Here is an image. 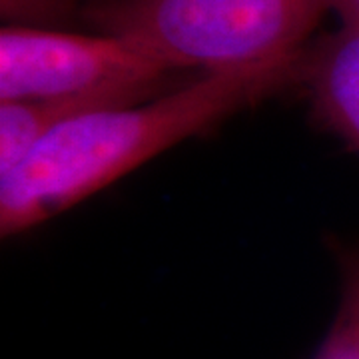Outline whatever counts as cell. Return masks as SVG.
<instances>
[{"mask_svg":"<svg viewBox=\"0 0 359 359\" xmlns=\"http://www.w3.org/2000/svg\"><path fill=\"white\" fill-rule=\"evenodd\" d=\"M302 58L304 52L268 65L202 72L176 90L66 120L0 178L2 236L74 208L172 146L299 80Z\"/></svg>","mask_w":359,"mask_h":359,"instance_id":"obj_1","label":"cell"},{"mask_svg":"<svg viewBox=\"0 0 359 359\" xmlns=\"http://www.w3.org/2000/svg\"><path fill=\"white\" fill-rule=\"evenodd\" d=\"M332 0H96L98 32L124 36L176 70L222 72L297 56Z\"/></svg>","mask_w":359,"mask_h":359,"instance_id":"obj_2","label":"cell"},{"mask_svg":"<svg viewBox=\"0 0 359 359\" xmlns=\"http://www.w3.org/2000/svg\"><path fill=\"white\" fill-rule=\"evenodd\" d=\"M174 70L144 46L108 32L34 25L0 30V100L108 94L144 100Z\"/></svg>","mask_w":359,"mask_h":359,"instance_id":"obj_3","label":"cell"},{"mask_svg":"<svg viewBox=\"0 0 359 359\" xmlns=\"http://www.w3.org/2000/svg\"><path fill=\"white\" fill-rule=\"evenodd\" d=\"M299 80L316 118L359 154V28L341 25L306 48Z\"/></svg>","mask_w":359,"mask_h":359,"instance_id":"obj_4","label":"cell"},{"mask_svg":"<svg viewBox=\"0 0 359 359\" xmlns=\"http://www.w3.org/2000/svg\"><path fill=\"white\" fill-rule=\"evenodd\" d=\"M138 100L108 94L0 100V178L8 176L50 130L66 120L88 110Z\"/></svg>","mask_w":359,"mask_h":359,"instance_id":"obj_5","label":"cell"},{"mask_svg":"<svg viewBox=\"0 0 359 359\" xmlns=\"http://www.w3.org/2000/svg\"><path fill=\"white\" fill-rule=\"evenodd\" d=\"M313 359H359V250L344 264L339 306Z\"/></svg>","mask_w":359,"mask_h":359,"instance_id":"obj_6","label":"cell"},{"mask_svg":"<svg viewBox=\"0 0 359 359\" xmlns=\"http://www.w3.org/2000/svg\"><path fill=\"white\" fill-rule=\"evenodd\" d=\"M74 0H0L4 25L48 26L70 13Z\"/></svg>","mask_w":359,"mask_h":359,"instance_id":"obj_7","label":"cell"},{"mask_svg":"<svg viewBox=\"0 0 359 359\" xmlns=\"http://www.w3.org/2000/svg\"><path fill=\"white\" fill-rule=\"evenodd\" d=\"M332 11L344 26L359 28V0H332Z\"/></svg>","mask_w":359,"mask_h":359,"instance_id":"obj_8","label":"cell"}]
</instances>
